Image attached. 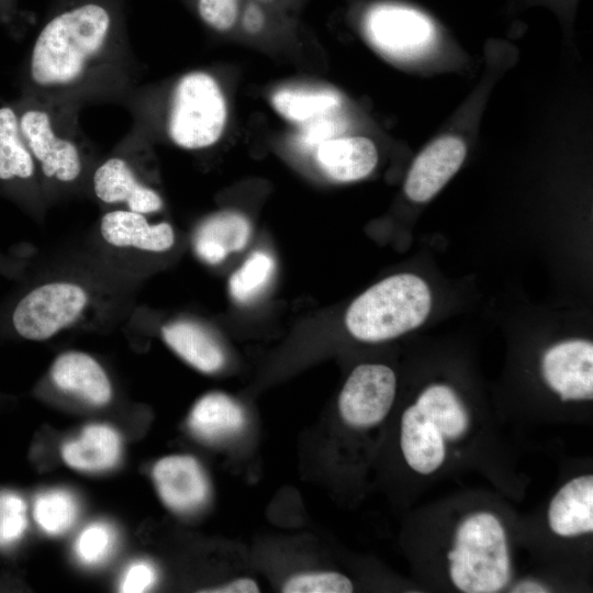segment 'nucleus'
Segmentation results:
<instances>
[{
	"label": "nucleus",
	"mask_w": 593,
	"mask_h": 593,
	"mask_svg": "<svg viewBox=\"0 0 593 593\" xmlns=\"http://www.w3.org/2000/svg\"><path fill=\"white\" fill-rule=\"evenodd\" d=\"M401 448L407 465L422 474L434 472L445 459L443 434L415 404L402 415Z\"/></svg>",
	"instance_id": "16"
},
{
	"label": "nucleus",
	"mask_w": 593,
	"mask_h": 593,
	"mask_svg": "<svg viewBox=\"0 0 593 593\" xmlns=\"http://www.w3.org/2000/svg\"><path fill=\"white\" fill-rule=\"evenodd\" d=\"M549 526L559 536L570 537L593 530V477L581 475L566 483L548 510Z\"/></svg>",
	"instance_id": "17"
},
{
	"label": "nucleus",
	"mask_w": 593,
	"mask_h": 593,
	"mask_svg": "<svg viewBox=\"0 0 593 593\" xmlns=\"http://www.w3.org/2000/svg\"><path fill=\"white\" fill-rule=\"evenodd\" d=\"M351 581L337 572L302 573L290 578L283 585L284 593H349Z\"/></svg>",
	"instance_id": "29"
},
{
	"label": "nucleus",
	"mask_w": 593,
	"mask_h": 593,
	"mask_svg": "<svg viewBox=\"0 0 593 593\" xmlns=\"http://www.w3.org/2000/svg\"><path fill=\"white\" fill-rule=\"evenodd\" d=\"M369 41L384 55L412 59L428 51L435 40V27L422 12L400 5L379 4L365 18Z\"/></svg>",
	"instance_id": "6"
},
{
	"label": "nucleus",
	"mask_w": 593,
	"mask_h": 593,
	"mask_svg": "<svg viewBox=\"0 0 593 593\" xmlns=\"http://www.w3.org/2000/svg\"><path fill=\"white\" fill-rule=\"evenodd\" d=\"M116 545V533L105 522H94L86 526L75 541V555L85 566L97 567L104 563Z\"/></svg>",
	"instance_id": "27"
},
{
	"label": "nucleus",
	"mask_w": 593,
	"mask_h": 593,
	"mask_svg": "<svg viewBox=\"0 0 593 593\" xmlns=\"http://www.w3.org/2000/svg\"><path fill=\"white\" fill-rule=\"evenodd\" d=\"M201 19L219 31L230 30L236 22L238 0H199Z\"/></svg>",
	"instance_id": "30"
},
{
	"label": "nucleus",
	"mask_w": 593,
	"mask_h": 593,
	"mask_svg": "<svg viewBox=\"0 0 593 593\" xmlns=\"http://www.w3.org/2000/svg\"><path fill=\"white\" fill-rule=\"evenodd\" d=\"M245 424L242 407L228 395L212 392L192 407L188 425L191 433L206 443H217L235 436Z\"/></svg>",
	"instance_id": "20"
},
{
	"label": "nucleus",
	"mask_w": 593,
	"mask_h": 593,
	"mask_svg": "<svg viewBox=\"0 0 593 593\" xmlns=\"http://www.w3.org/2000/svg\"><path fill=\"white\" fill-rule=\"evenodd\" d=\"M225 121V99L212 76L194 71L178 81L168 119L169 136L178 146L199 149L214 144Z\"/></svg>",
	"instance_id": "4"
},
{
	"label": "nucleus",
	"mask_w": 593,
	"mask_h": 593,
	"mask_svg": "<svg viewBox=\"0 0 593 593\" xmlns=\"http://www.w3.org/2000/svg\"><path fill=\"white\" fill-rule=\"evenodd\" d=\"M100 234L110 246L147 253L166 251L174 245L175 233L170 224H152L145 214L130 210H113L100 221Z\"/></svg>",
	"instance_id": "12"
},
{
	"label": "nucleus",
	"mask_w": 593,
	"mask_h": 593,
	"mask_svg": "<svg viewBox=\"0 0 593 593\" xmlns=\"http://www.w3.org/2000/svg\"><path fill=\"white\" fill-rule=\"evenodd\" d=\"M93 191L104 203H123L127 210L142 214L158 212L163 206L160 195L141 183L128 164L119 157L109 158L96 169Z\"/></svg>",
	"instance_id": "13"
},
{
	"label": "nucleus",
	"mask_w": 593,
	"mask_h": 593,
	"mask_svg": "<svg viewBox=\"0 0 593 593\" xmlns=\"http://www.w3.org/2000/svg\"><path fill=\"white\" fill-rule=\"evenodd\" d=\"M395 389V374L389 367L374 363L356 367L339 395L343 419L354 427L380 423L393 404Z\"/></svg>",
	"instance_id": "7"
},
{
	"label": "nucleus",
	"mask_w": 593,
	"mask_h": 593,
	"mask_svg": "<svg viewBox=\"0 0 593 593\" xmlns=\"http://www.w3.org/2000/svg\"><path fill=\"white\" fill-rule=\"evenodd\" d=\"M121 447V437L114 428L105 424H90L77 438L63 445L61 457L76 470L101 472L118 463Z\"/></svg>",
	"instance_id": "18"
},
{
	"label": "nucleus",
	"mask_w": 593,
	"mask_h": 593,
	"mask_svg": "<svg viewBox=\"0 0 593 593\" xmlns=\"http://www.w3.org/2000/svg\"><path fill=\"white\" fill-rule=\"evenodd\" d=\"M203 592H213V593H257L259 588L257 583L248 578H240L234 580L227 584L206 590Z\"/></svg>",
	"instance_id": "33"
},
{
	"label": "nucleus",
	"mask_w": 593,
	"mask_h": 593,
	"mask_svg": "<svg viewBox=\"0 0 593 593\" xmlns=\"http://www.w3.org/2000/svg\"><path fill=\"white\" fill-rule=\"evenodd\" d=\"M315 157L331 179L349 182L367 177L374 169L378 152L367 137H336L318 145Z\"/></svg>",
	"instance_id": "15"
},
{
	"label": "nucleus",
	"mask_w": 593,
	"mask_h": 593,
	"mask_svg": "<svg viewBox=\"0 0 593 593\" xmlns=\"http://www.w3.org/2000/svg\"><path fill=\"white\" fill-rule=\"evenodd\" d=\"M450 578L467 593H494L510 579L506 536L499 519L486 512L466 518L456 546L448 552Z\"/></svg>",
	"instance_id": "3"
},
{
	"label": "nucleus",
	"mask_w": 593,
	"mask_h": 593,
	"mask_svg": "<svg viewBox=\"0 0 593 593\" xmlns=\"http://www.w3.org/2000/svg\"><path fill=\"white\" fill-rule=\"evenodd\" d=\"M271 102L286 119L305 123L334 112L340 97L328 89H282L272 96Z\"/></svg>",
	"instance_id": "24"
},
{
	"label": "nucleus",
	"mask_w": 593,
	"mask_h": 593,
	"mask_svg": "<svg viewBox=\"0 0 593 593\" xmlns=\"http://www.w3.org/2000/svg\"><path fill=\"white\" fill-rule=\"evenodd\" d=\"M111 26L108 10L86 3L54 16L42 29L31 56V77L43 87L77 80L102 49Z\"/></svg>",
	"instance_id": "1"
},
{
	"label": "nucleus",
	"mask_w": 593,
	"mask_h": 593,
	"mask_svg": "<svg viewBox=\"0 0 593 593\" xmlns=\"http://www.w3.org/2000/svg\"><path fill=\"white\" fill-rule=\"evenodd\" d=\"M466 153L465 142L456 136L432 142L411 166L404 184L406 195L415 202L430 200L460 168Z\"/></svg>",
	"instance_id": "10"
},
{
	"label": "nucleus",
	"mask_w": 593,
	"mask_h": 593,
	"mask_svg": "<svg viewBox=\"0 0 593 593\" xmlns=\"http://www.w3.org/2000/svg\"><path fill=\"white\" fill-rule=\"evenodd\" d=\"M156 581L157 571L155 567L148 561L137 560L125 569L119 588L120 592L141 593L153 588Z\"/></svg>",
	"instance_id": "31"
},
{
	"label": "nucleus",
	"mask_w": 593,
	"mask_h": 593,
	"mask_svg": "<svg viewBox=\"0 0 593 593\" xmlns=\"http://www.w3.org/2000/svg\"><path fill=\"white\" fill-rule=\"evenodd\" d=\"M513 592H518V593H544V592H548V590L539 584V583H536V582H532V581H525V582H522L519 584H517Z\"/></svg>",
	"instance_id": "34"
},
{
	"label": "nucleus",
	"mask_w": 593,
	"mask_h": 593,
	"mask_svg": "<svg viewBox=\"0 0 593 593\" xmlns=\"http://www.w3.org/2000/svg\"><path fill=\"white\" fill-rule=\"evenodd\" d=\"M89 304V294L79 283L56 280L31 290L16 304L12 324L19 335L45 340L79 320Z\"/></svg>",
	"instance_id": "5"
},
{
	"label": "nucleus",
	"mask_w": 593,
	"mask_h": 593,
	"mask_svg": "<svg viewBox=\"0 0 593 593\" xmlns=\"http://www.w3.org/2000/svg\"><path fill=\"white\" fill-rule=\"evenodd\" d=\"M153 479L163 502L177 513H191L209 496V481L191 456H168L156 462Z\"/></svg>",
	"instance_id": "11"
},
{
	"label": "nucleus",
	"mask_w": 593,
	"mask_h": 593,
	"mask_svg": "<svg viewBox=\"0 0 593 593\" xmlns=\"http://www.w3.org/2000/svg\"><path fill=\"white\" fill-rule=\"evenodd\" d=\"M272 271V258L264 251H255L231 276V295L240 303L253 300L267 284Z\"/></svg>",
	"instance_id": "26"
},
{
	"label": "nucleus",
	"mask_w": 593,
	"mask_h": 593,
	"mask_svg": "<svg viewBox=\"0 0 593 593\" xmlns=\"http://www.w3.org/2000/svg\"><path fill=\"white\" fill-rule=\"evenodd\" d=\"M35 160L20 130L19 116L9 107H0V179H30Z\"/></svg>",
	"instance_id": "23"
},
{
	"label": "nucleus",
	"mask_w": 593,
	"mask_h": 593,
	"mask_svg": "<svg viewBox=\"0 0 593 593\" xmlns=\"http://www.w3.org/2000/svg\"><path fill=\"white\" fill-rule=\"evenodd\" d=\"M27 526L24 500L9 491L0 492V547L15 544Z\"/></svg>",
	"instance_id": "28"
},
{
	"label": "nucleus",
	"mask_w": 593,
	"mask_h": 593,
	"mask_svg": "<svg viewBox=\"0 0 593 593\" xmlns=\"http://www.w3.org/2000/svg\"><path fill=\"white\" fill-rule=\"evenodd\" d=\"M165 343L193 368L212 373L224 363V354L214 338L200 325L178 321L161 328Z\"/></svg>",
	"instance_id": "21"
},
{
	"label": "nucleus",
	"mask_w": 593,
	"mask_h": 593,
	"mask_svg": "<svg viewBox=\"0 0 593 593\" xmlns=\"http://www.w3.org/2000/svg\"><path fill=\"white\" fill-rule=\"evenodd\" d=\"M415 406L440 430L444 438L457 439L468 427L467 411L454 392L444 384L426 388L417 398Z\"/></svg>",
	"instance_id": "22"
},
{
	"label": "nucleus",
	"mask_w": 593,
	"mask_h": 593,
	"mask_svg": "<svg viewBox=\"0 0 593 593\" xmlns=\"http://www.w3.org/2000/svg\"><path fill=\"white\" fill-rule=\"evenodd\" d=\"M19 122L22 137L46 178L72 182L79 177L82 164L77 146L56 134L45 111L30 109Z\"/></svg>",
	"instance_id": "8"
},
{
	"label": "nucleus",
	"mask_w": 593,
	"mask_h": 593,
	"mask_svg": "<svg viewBox=\"0 0 593 593\" xmlns=\"http://www.w3.org/2000/svg\"><path fill=\"white\" fill-rule=\"evenodd\" d=\"M78 511V503L71 493L65 490H51L36 497L33 516L46 534L58 536L71 528Z\"/></svg>",
	"instance_id": "25"
},
{
	"label": "nucleus",
	"mask_w": 593,
	"mask_h": 593,
	"mask_svg": "<svg viewBox=\"0 0 593 593\" xmlns=\"http://www.w3.org/2000/svg\"><path fill=\"white\" fill-rule=\"evenodd\" d=\"M311 125L307 133L302 138L303 143L309 146H318L322 143L331 139V135L338 128V124L334 120H329L327 115L310 121Z\"/></svg>",
	"instance_id": "32"
},
{
	"label": "nucleus",
	"mask_w": 593,
	"mask_h": 593,
	"mask_svg": "<svg viewBox=\"0 0 593 593\" xmlns=\"http://www.w3.org/2000/svg\"><path fill=\"white\" fill-rule=\"evenodd\" d=\"M250 234L247 219L233 211L219 212L201 223L193 237L197 255L215 265L245 247Z\"/></svg>",
	"instance_id": "19"
},
{
	"label": "nucleus",
	"mask_w": 593,
	"mask_h": 593,
	"mask_svg": "<svg viewBox=\"0 0 593 593\" xmlns=\"http://www.w3.org/2000/svg\"><path fill=\"white\" fill-rule=\"evenodd\" d=\"M542 374L561 400L593 396V344L574 339L549 348L542 358Z\"/></svg>",
	"instance_id": "9"
},
{
	"label": "nucleus",
	"mask_w": 593,
	"mask_h": 593,
	"mask_svg": "<svg viewBox=\"0 0 593 593\" xmlns=\"http://www.w3.org/2000/svg\"><path fill=\"white\" fill-rule=\"evenodd\" d=\"M51 379L63 392L101 406L112 396L111 382L100 363L88 354L67 351L52 365Z\"/></svg>",
	"instance_id": "14"
},
{
	"label": "nucleus",
	"mask_w": 593,
	"mask_h": 593,
	"mask_svg": "<svg viewBox=\"0 0 593 593\" xmlns=\"http://www.w3.org/2000/svg\"><path fill=\"white\" fill-rule=\"evenodd\" d=\"M430 291L413 273L388 277L370 287L349 305L345 323L363 342H381L418 327L429 314Z\"/></svg>",
	"instance_id": "2"
}]
</instances>
